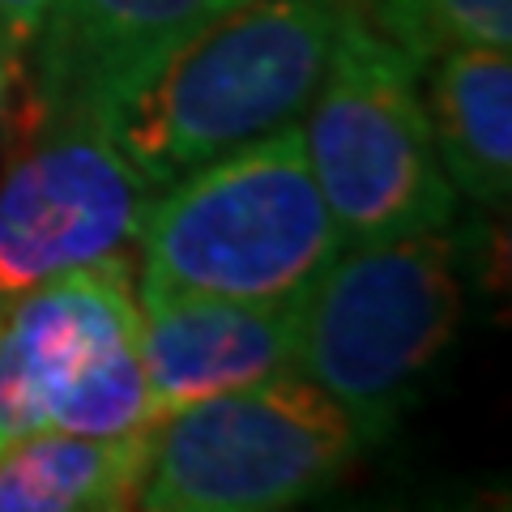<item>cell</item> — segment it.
I'll return each instance as SVG.
<instances>
[{
    "label": "cell",
    "instance_id": "6da1fadb",
    "mask_svg": "<svg viewBox=\"0 0 512 512\" xmlns=\"http://www.w3.org/2000/svg\"><path fill=\"white\" fill-rule=\"evenodd\" d=\"M350 5L244 0L214 13L111 120L150 188L299 124Z\"/></svg>",
    "mask_w": 512,
    "mask_h": 512
},
{
    "label": "cell",
    "instance_id": "7a4b0ae2",
    "mask_svg": "<svg viewBox=\"0 0 512 512\" xmlns=\"http://www.w3.org/2000/svg\"><path fill=\"white\" fill-rule=\"evenodd\" d=\"M346 244L299 124L163 184L137 231V295L286 299Z\"/></svg>",
    "mask_w": 512,
    "mask_h": 512
},
{
    "label": "cell",
    "instance_id": "3957f363",
    "mask_svg": "<svg viewBox=\"0 0 512 512\" xmlns=\"http://www.w3.org/2000/svg\"><path fill=\"white\" fill-rule=\"evenodd\" d=\"M461 325L444 231L342 244L295 295L291 372L333 397L367 444L397 423Z\"/></svg>",
    "mask_w": 512,
    "mask_h": 512
},
{
    "label": "cell",
    "instance_id": "277c9868",
    "mask_svg": "<svg viewBox=\"0 0 512 512\" xmlns=\"http://www.w3.org/2000/svg\"><path fill=\"white\" fill-rule=\"evenodd\" d=\"M299 137L346 244L453 222L457 192L431 141L423 73L363 18L359 0L333 39Z\"/></svg>",
    "mask_w": 512,
    "mask_h": 512
},
{
    "label": "cell",
    "instance_id": "5b68a950",
    "mask_svg": "<svg viewBox=\"0 0 512 512\" xmlns=\"http://www.w3.org/2000/svg\"><path fill=\"white\" fill-rule=\"evenodd\" d=\"M367 448L355 419L295 372L154 423L137 508L278 512L338 487Z\"/></svg>",
    "mask_w": 512,
    "mask_h": 512
},
{
    "label": "cell",
    "instance_id": "8992f818",
    "mask_svg": "<svg viewBox=\"0 0 512 512\" xmlns=\"http://www.w3.org/2000/svg\"><path fill=\"white\" fill-rule=\"evenodd\" d=\"M150 197V180L107 116H18L0 171V303L69 269L124 256Z\"/></svg>",
    "mask_w": 512,
    "mask_h": 512
},
{
    "label": "cell",
    "instance_id": "52a82bcc",
    "mask_svg": "<svg viewBox=\"0 0 512 512\" xmlns=\"http://www.w3.org/2000/svg\"><path fill=\"white\" fill-rule=\"evenodd\" d=\"M137 333L128 256L69 269L0 303V448L47 431L94 359Z\"/></svg>",
    "mask_w": 512,
    "mask_h": 512
},
{
    "label": "cell",
    "instance_id": "ba28073f",
    "mask_svg": "<svg viewBox=\"0 0 512 512\" xmlns=\"http://www.w3.org/2000/svg\"><path fill=\"white\" fill-rule=\"evenodd\" d=\"M218 13V0H47L18 116L120 107Z\"/></svg>",
    "mask_w": 512,
    "mask_h": 512
},
{
    "label": "cell",
    "instance_id": "9c48e42d",
    "mask_svg": "<svg viewBox=\"0 0 512 512\" xmlns=\"http://www.w3.org/2000/svg\"><path fill=\"white\" fill-rule=\"evenodd\" d=\"M137 355L154 423H163L205 397L291 372L295 295H137Z\"/></svg>",
    "mask_w": 512,
    "mask_h": 512
},
{
    "label": "cell",
    "instance_id": "30bf717a",
    "mask_svg": "<svg viewBox=\"0 0 512 512\" xmlns=\"http://www.w3.org/2000/svg\"><path fill=\"white\" fill-rule=\"evenodd\" d=\"M427 120L448 188L483 210L512 197V56L508 47H457L423 69Z\"/></svg>",
    "mask_w": 512,
    "mask_h": 512
},
{
    "label": "cell",
    "instance_id": "8fae6325",
    "mask_svg": "<svg viewBox=\"0 0 512 512\" xmlns=\"http://www.w3.org/2000/svg\"><path fill=\"white\" fill-rule=\"evenodd\" d=\"M150 431L77 436L30 431L0 448V512H124L137 508L150 466Z\"/></svg>",
    "mask_w": 512,
    "mask_h": 512
},
{
    "label": "cell",
    "instance_id": "7c38bea8",
    "mask_svg": "<svg viewBox=\"0 0 512 512\" xmlns=\"http://www.w3.org/2000/svg\"><path fill=\"white\" fill-rule=\"evenodd\" d=\"M359 9L419 73L457 47H512V0H359Z\"/></svg>",
    "mask_w": 512,
    "mask_h": 512
},
{
    "label": "cell",
    "instance_id": "4fadbf2b",
    "mask_svg": "<svg viewBox=\"0 0 512 512\" xmlns=\"http://www.w3.org/2000/svg\"><path fill=\"white\" fill-rule=\"evenodd\" d=\"M43 13H47V0H0V47L9 56L26 60L39 39Z\"/></svg>",
    "mask_w": 512,
    "mask_h": 512
},
{
    "label": "cell",
    "instance_id": "5bb4252c",
    "mask_svg": "<svg viewBox=\"0 0 512 512\" xmlns=\"http://www.w3.org/2000/svg\"><path fill=\"white\" fill-rule=\"evenodd\" d=\"M18 77H22V60H18V56H9L5 47H0V133H5L9 94H13V86H18Z\"/></svg>",
    "mask_w": 512,
    "mask_h": 512
},
{
    "label": "cell",
    "instance_id": "9a60e30c",
    "mask_svg": "<svg viewBox=\"0 0 512 512\" xmlns=\"http://www.w3.org/2000/svg\"><path fill=\"white\" fill-rule=\"evenodd\" d=\"M231 5H244V0H218V13H222V9H231Z\"/></svg>",
    "mask_w": 512,
    "mask_h": 512
}]
</instances>
